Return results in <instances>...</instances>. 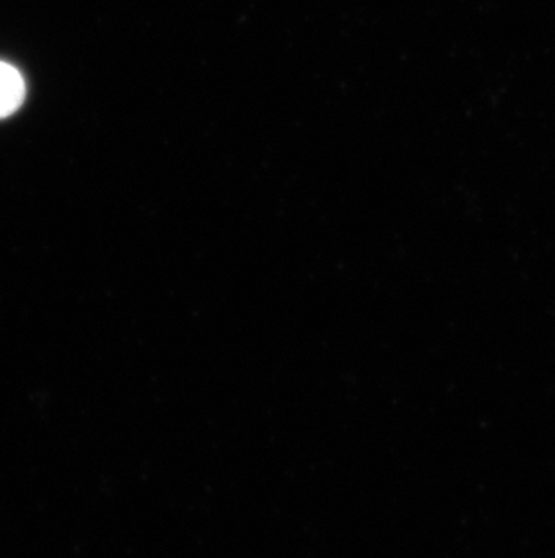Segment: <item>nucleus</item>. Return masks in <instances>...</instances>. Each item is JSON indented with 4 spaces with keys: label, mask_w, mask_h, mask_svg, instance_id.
<instances>
[{
    "label": "nucleus",
    "mask_w": 555,
    "mask_h": 558,
    "mask_svg": "<svg viewBox=\"0 0 555 558\" xmlns=\"http://www.w3.org/2000/svg\"><path fill=\"white\" fill-rule=\"evenodd\" d=\"M26 84L22 74L10 63L0 62V118L10 117L22 106Z\"/></svg>",
    "instance_id": "obj_1"
}]
</instances>
